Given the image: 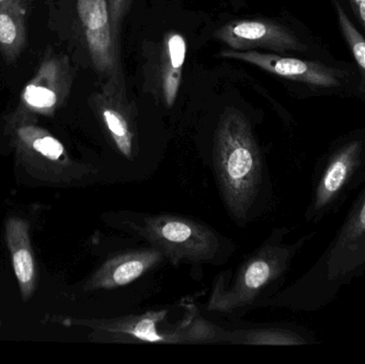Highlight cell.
<instances>
[{
  "mask_svg": "<svg viewBox=\"0 0 365 364\" xmlns=\"http://www.w3.org/2000/svg\"><path fill=\"white\" fill-rule=\"evenodd\" d=\"M34 0H9L0 4V53L6 63L19 59L27 44L28 11Z\"/></svg>",
  "mask_w": 365,
  "mask_h": 364,
  "instance_id": "11",
  "label": "cell"
},
{
  "mask_svg": "<svg viewBox=\"0 0 365 364\" xmlns=\"http://www.w3.org/2000/svg\"><path fill=\"white\" fill-rule=\"evenodd\" d=\"M187 45L184 36L169 31L155 51L149 53L145 68V90L164 106L173 107L181 87Z\"/></svg>",
  "mask_w": 365,
  "mask_h": 364,
  "instance_id": "7",
  "label": "cell"
},
{
  "mask_svg": "<svg viewBox=\"0 0 365 364\" xmlns=\"http://www.w3.org/2000/svg\"><path fill=\"white\" fill-rule=\"evenodd\" d=\"M6 239L12 252L15 276L21 286L24 298L30 296L34 290V261L28 239L27 226L21 220L12 219L6 228Z\"/></svg>",
  "mask_w": 365,
  "mask_h": 364,
  "instance_id": "13",
  "label": "cell"
},
{
  "mask_svg": "<svg viewBox=\"0 0 365 364\" xmlns=\"http://www.w3.org/2000/svg\"><path fill=\"white\" fill-rule=\"evenodd\" d=\"M300 338L278 329H252V331L229 333L227 342L252 344V345H299Z\"/></svg>",
  "mask_w": 365,
  "mask_h": 364,
  "instance_id": "15",
  "label": "cell"
},
{
  "mask_svg": "<svg viewBox=\"0 0 365 364\" xmlns=\"http://www.w3.org/2000/svg\"><path fill=\"white\" fill-rule=\"evenodd\" d=\"M291 252L280 246L266 243L249 256L236 271L233 284L225 288L216 284L207 303V310L232 314L255 303L270 284L287 269Z\"/></svg>",
  "mask_w": 365,
  "mask_h": 364,
  "instance_id": "3",
  "label": "cell"
},
{
  "mask_svg": "<svg viewBox=\"0 0 365 364\" xmlns=\"http://www.w3.org/2000/svg\"><path fill=\"white\" fill-rule=\"evenodd\" d=\"M90 105L118 151L133 160L137 151L136 121L134 107L126 93L125 79H105L101 89L90 98Z\"/></svg>",
  "mask_w": 365,
  "mask_h": 364,
  "instance_id": "5",
  "label": "cell"
},
{
  "mask_svg": "<svg viewBox=\"0 0 365 364\" xmlns=\"http://www.w3.org/2000/svg\"><path fill=\"white\" fill-rule=\"evenodd\" d=\"M173 264L212 262L220 249L218 235L204 224L173 215L141 216L128 224Z\"/></svg>",
  "mask_w": 365,
  "mask_h": 364,
  "instance_id": "2",
  "label": "cell"
},
{
  "mask_svg": "<svg viewBox=\"0 0 365 364\" xmlns=\"http://www.w3.org/2000/svg\"><path fill=\"white\" fill-rule=\"evenodd\" d=\"M360 149H361V145L355 141L343 147L332 158L317 189V200H315L317 209L327 205L329 201L340 192L341 188L349 179L351 169L355 166Z\"/></svg>",
  "mask_w": 365,
  "mask_h": 364,
  "instance_id": "14",
  "label": "cell"
},
{
  "mask_svg": "<svg viewBox=\"0 0 365 364\" xmlns=\"http://www.w3.org/2000/svg\"><path fill=\"white\" fill-rule=\"evenodd\" d=\"M6 1H9V0H0V4H4Z\"/></svg>",
  "mask_w": 365,
  "mask_h": 364,
  "instance_id": "20",
  "label": "cell"
},
{
  "mask_svg": "<svg viewBox=\"0 0 365 364\" xmlns=\"http://www.w3.org/2000/svg\"><path fill=\"white\" fill-rule=\"evenodd\" d=\"M365 231V201L360 209L359 215H358L357 220L353 224L349 232L347 233L345 239H353V237L359 236L362 232Z\"/></svg>",
  "mask_w": 365,
  "mask_h": 364,
  "instance_id": "18",
  "label": "cell"
},
{
  "mask_svg": "<svg viewBox=\"0 0 365 364\" xmlns=\"http://www.w3.org/2000/svg\"><path fill=\"white\" fill-rule=\"evenodd\" d=\"M349 1L365 29V0H349Z\"/></svg>",
  "mask_w": 365,
  "mask_h": 364,
  "instance_id": "19",
  "label": "cell"
},
{
  "mask_svg": "<svg viewBox=\"0 0 365 364\" xmlns=\"http://www.w3.org/2000/svg\"><path fill=\"white\" fill-rule=\"evenodd\" d=\"M336 9L338 13L339 27L361 71V89L365 92V38L360 33L359 30L349 19L344 9L338 2H336Z\"/></svg>",
  "mask_w": 365,
  "mask_h": 364,
  "instance_id": "16",
  "label": "cell"
},
{
  "mask_svg": "<svg viewBox=\"0 0 365 364\" xmlns=\"http://www.w3.org/2000/svg\"><path fill=\"white\" fill-rule=\"evenodd\" d=\"M215 36L233 51L265 48L276 53L306 51L307 45L292 30L269 19H237L225 24Z\"/></svg>",
  "mask_w": 365,
  "mask_h": 364,
  "instance_id": "8",
  "label": "cell"
},
{
  "mask_svg": "<svg viewBox=\"0 0 365 364\" xmlns=\"http://www.w3.org/2000/svg\"><path fill=\"white\" fill-rule=\"evenodd\" d=\"M168 312L166 310L148 312L143 316H123L115 320L96 322V327L113 335L136 340L140 342L173 344L168 333L158 329V325L164 323Z\"/></svg>",
  "mask_w": 365,
  "mask_h": 364,
  "instance_id": "12",
  "label": "cell"
},
{
  "mask_svg": "<svg viewBox=\"0 0 365 364\" xmlns=\"http://www.w3.org/2000/svg\"><path fill=\"white\" fill-rule=\"evenodd\" d=\"M164 256L153 247L111 256L88 280V290H115L132 284L155 269Z\"/></svg>",
  "mask_w": 365,
  "mask_h": 364,
  "instance_id": "10",
  "label": "cell"
},
{
  "mask_svg": "<svg viewBox=\"0 0 365 364\" xmlns=\"http://www.w3.org/2000/svg\"><path fill=\"white\" fill-rule=\"evenodd\" d=\"M223 58L237 60L253 64L266 72L277 76L299 83H308L319 88L339 87L343 73L338 68H330L317 62L300 60L297 58L283 57L276 53H259L257 51H221Z\"/></svg>",
  "mask_w": 365,
  "mask_h": 364,
  "instance_id": "9",
  "label": "cell"
},
{
  "mask_svg": "<svg viewBox=\"0 0 365 364\" xmlns=\"http://www.w3.org/2000/svg\"><path fill=\"white\" fill-rule=\"evenodd\" d=\"M77 13L96 72L105 79L124 78L120 42L113 33L108 0H77Z\"/></svg>",
  "mask_w": 365,
  "mask_h": 364,
  "instance_id": "6",
  "label": "cell"
},
{
  "mask_svg": "<svg viewBox=\"0 0 365 364\" xmlns=\"http://www.w3.org/2000/svg\"><path fill=\"white\" fill-rule=\"evenodd\" d=\"M73 85L70 60L62 53H45L36 75L19 98L21 115H53L68 100Z\"/></svg>",
  "mask_w": 365,
  "mask_h": 364,
  "instance_id": "4",
  "label": "cell"
},
{
  "mask_svg": "<svg viewBox=\"0 0 365 364\" xmlns=\"http://www.w3.org/2000/svg\"><path fill=\"white\" fill-rule=\"evenodd\" d=\"M134 0H108L109 12H110L111 24H113V33L118 42H120L122 25L126 15L130 12Z\"/></svg>",
  "mask_w": 365,
  "mask_h": 364,
  "instance_id": "17",
  "label": "cell"
},
{
  "mask_svg": "<svg viewBox=\"0 0 365 364\" xmlns=\"http://www.w3.org/2000/svg\"><path fill=\"white\" fill-rule=\"evenodd\" d=\"M214 164L232 217L244 222L262 182V157L248 119L236 109L221 115L215 134Z\"/></svg>",
  "mask_w": 365,
  "mask_h": 364,
  "instance_id": "1",
  "label": "cell"
}]
</instances>
